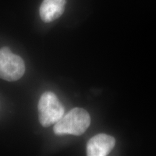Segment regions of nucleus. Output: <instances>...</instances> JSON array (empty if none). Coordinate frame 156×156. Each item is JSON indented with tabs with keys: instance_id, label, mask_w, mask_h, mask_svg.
Listing matches in <instances>:
<instances>
[{
	"instance_id": "nucleus-4",
	"label": "nucleus",
	"mask_w": 156,
	"mask_h": 156,
	"mask_svg": "<svg viewBox=\"0 0 156 156\" xmlns=\"http://www.w3.org/2000/svg\"><path fill=\"white\" fill-rule=\"evenodd\" d=\"M116 144L112 136L106 134H98L93 136L87 144L86 151L88 156L108 155Z\"/></svg>"
},
{
	"instance_id": "nucleus-3",
	"label": "nucleus",
	"mask_w": 156,
	"mask_h": 156,
	"mask_svg": "<svg viewBox=\"0 0 156 156\" xmlns=\"http://www.w3.org/2000/svg\"><path fill=\"white\" fill-rule=\"evenodd\" d=\"M25 66L23 58L13 54L8 47L0 49V78L13 82L24 75Z\"/></svg>"
},
{
	"instance_id": "nucleus-2",
	"label": "nucleus",
	"mask_w": 156,
	"mask_h": 156,
	"mask_svg": "<svg viewBox=\"0 0 156 156\" xmlns=\"http://www.w3.org/2000/svg\"><path fill=\"white\" fill-rule=\"evenodd\" d=\"M39 122L44 127L55 124L64 114V108L53 92H45L38 102Z\"/></svg>"
},
{
	"instance_id": "nucleus-1",
	"label": "nucleus",
	"mask_w": 156,
	"mask_h": 156,
	"mask_svg": "<svg viewBox=\"0 0 156 156\" xmlns=\"http://www.w3.org/2000/svg\"><path fill=\"white\" fill-rule=\"evenodd\" d=\"M90 124V116L87 111L81 108H74L54 124L56 135L80 136L86 131Z\"/></svg>"
},
{
	"instance_id": "nucleus-5",
	"label": "nucleus",
	"mask_w": 156,
	"mask_h": 156,
	"mask_svg": "<svg viewBox=\"0 0 156 156\" xmlns=\"http://www.w3.org/2000/svg\"><path fill=\"white\" fill-rule=\"evenodd\" d=\"M67 0H44L39 9L41 18L45 23H51L63 14Z\"/></svg>"
}]
</instances>
